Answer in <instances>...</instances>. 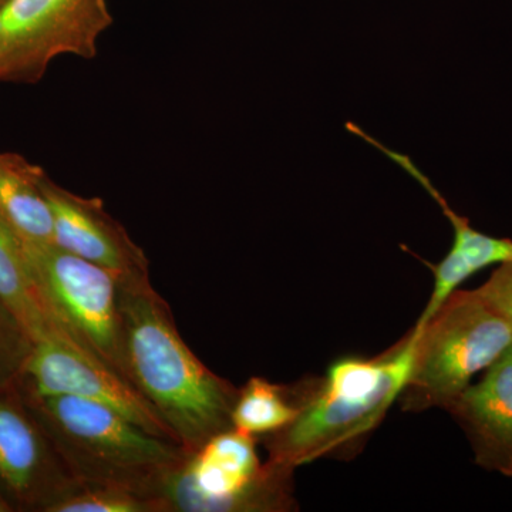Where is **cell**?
<instances>
[{
    "instance_id": "52a82bcc",
    "label": "cell",
    "mask_w": 512,
    "mask_h": 512,
    "mask_svg": "<svg viewBox=\"0 0 512 512\" xmlns=\"http://www.w3.org/2000/svg\"><path fill=\"white\" fill-rule=\"evenodd\" d=\"M113 22L107 0H2L0 82L35 84L62 55L93 59Z\"/></svg>"
},
{
    "instance_id": "8992f818",
    "label": "cell",
    "mask_w": 512,
    "mask_h": 512,
    "mask_svg": "<svg viewBox=\"0 0 512 512\" xmlns=\"http://www.w3.org/2000/svg\"><path fill=\"white\" fill-rule=\"evenodd\" d=\"M25 251L33 281L56 325L128 380L120 306L123 276L55 244H25Z\"/></svg>"
},
{
    "instance_id": "4fadbf2b",
    "label": "cell",
    "mask_w": 512,
    "mask_h": 512,
    "mask_svg": "<svg viewBox=\"0 0 512 512\" xmlns=\"http://www.w3.org/2000/svg\"><path fill=\"white\" fill-rule=\"evenodd\" d=\"M45 170L15 153H0V217L25 244H53V217L42 188Z\"/></svg>"
},
{
    "instance_id": "ffe728a7",
    "label": "cell",
    "mask_w": 512,
    "mask_h": 512,
    "mask_svg": "<svg viewBox=\"0 0 512 512\" xmlns=\"http://www.w3.org/2000/svg\"><path fill=\"white\" fill-rule=\"evenodd\" d=\"M0 2H2V0H0Z\"/></svg>"
},
{
    "instance_id": "d6986e66",
    "label": "cell",
    "mask_w": 512,
    "mask_h": 512,
    "mask_svg": "<svg viewBox=\"0 0 512 512\" xmlns=\"http://www.w3.org/2000/svg\"><path fill=\"white\" fill-rule=\"evenodd\" d=\"M0 512H12L10 511L8 504H6L5 501L2 500V498H0Z\"/></svg>"
},
{
    "instance_id": "ac0fdd59",
    "label": "cell",
    "mask_w": 512,
    "mask_h": 512,
    "mask_svg": "<svg viewBox=\"0 0 512 512\" xmlns=\"http://www.w3.org/2000/svg\"><path fill=\"white\" fill-rule=\"evenodd\" d=\"M477 291L507 320L512 329V262L498 266Z\"/></svg>"
},
{
    "instance_id": "5bb4252c",
    "label": "cell",
    "mask_w": 512,
    "mask_h": 512,
    "mask_svg": "<svg viewBox=\"0 0 512 512\" xmlns=\"http://www.w3.org/2000/svg\"><path fill=\"white\" fill-rule=\"evenodd\" d=\"M0 299L28 330L33 343L49 338L73 340L50 313L33 281L25 244L15 229L0 217ZM79 343V342H77ZM80 345V343H79Z\"/></svg>"
},
{
    "instance_id": "7c38bea8",
    "label": "cell",
    "mask_w": 512,
    "mask_h": 512,
    "mask_svg": "<svg viewBox=\"0 0 512 512\" xmlns=\"http://www.w3.org/2000/svg\"><path fill=\"white\" fill-rule=\"evenodd\" d=\"M376 148L382 151L384 156L390 158L393 163L402 167L407 174L412 175L427 192L430 197L439 204L441 211L446 215L453 227V244L450 251L443 259L431 268L434 275L433 291L429 302L421 312L417 320V328L427 322L444 301L460 289L461 284L467 281L477 272L490 266H500L512 262V239L491 237L478 229L471 227L466 217H461L458 212L448 205L446 198L434 187L427 175L413 163L412 158L404 156L399 151L390 150L382 143H376Z\"/></svg>"
},
{
    "instance_id": "9c48e42d",
    "label": "cell",
    "mask_w": 512,
    "mask_h": 512,
    "mask_svg": "<svg viewBox=\"0 0 512 512\" xmlns=\"http://www.w3.org/2000/svg\"><path fill=\"white\" fill-rule=\"evenodd\" d=\"M18 387H0V498L12 512H49L76 488Z\"/></svg>"
},
{
    "instance_id": "7a4b0ae2",
    "label": "cell",
    "mask_w": 512,
    "mask_h": 512,
    "mask_svg": "<svg viewBox=\"0 0 512 512\" xmlns=\"http://www.w3.org/2000/svg\"><path fill=\"white\" fill-rule=\"evenodd\" d=\"M416 332L382 355L343 357L322 379L301 380L302 406L292 423L261 437L268 460L296 470L322 457L342 456L382 423L402 396L412 370Z\"/></svg>"
},
{
    "instance_id": "3957f363",
    "label": "cell",
    "mask_w": 512,
    "mask_h": 512,
    "mask_svg": "<svg viewBox=\"0 0 512 512\" xmlns=\"http://www.w3.org/2000/svg\"><path fill=\"white\" fill-rule=\"evenodd\" d=\"M22 396L79 484L131 488L160 501L165 474L187 454L175 441L148 433L103 404L73 396Z\"/></svg>"
},
{
    "instance_id": "5b68a950",
    "label": "cell",
    "mask_w": 512,
    "mask_h": 512,
    "mask_svg": "<svg viewBox=\"0 0 512 512\" xmlns=\"http://www.w3.org/2000/svg\"><path fill=\"white\" fill-rule=\"evenodd\" d=\"M292 468L262 463L256 437L234 427L171 468L158 490L164 512H286L296 508Z\"/></svg>"
},
{
    "instance_id": "9a60e30c",
    "label": "cell",
    "mask_w": 512,
    "mask_h": 512,
    "mask_svg": "<svg viewBox=\"0 0 512 512\" xmlns=\"http://www.w3.org/2000/svg\"><path fill=\"white\" fill-rule=\"evenodd\" d=\"M301 406V382L278 384L264 377H251L238 389L232 409V427L261 439L292 423Z\"/></svg>"
},
{
    "instance_id": "6da1fadb",
    "label": "cell",
    "mask_w": 512,
    "mask_h": 512,
    "mask_svg": "<svg viewBox=\"0 0 512 512\" xmlns=\"http://www.w3.org/2000/svg\"><path fill=\"white\" fill-rule=\"evenodd\" d=\"M128 380L187 453L232 427L238 389L212 372L181 338L170 305L148 276L120 281Z\"/></svg>"
},
{
    "instance_id": "e0dca14e",
    "label": "cell",
    "mask_w": 512,
    "mask_h": 512,
    "mask_svg": "<svg viewBox=\"0 0 512 512\" xmlns=\"http://www.w3.org/2000/svg\"><path fill=\"white\" fill-rule=\"evenodd\" d=\"M32 349L28 330L0 299V387L15 386Z\"/></svg>"
},
{
    "instance_id": "2e32d148",
    "label": "cell",
    "mask_w": 512,
    "mask_h": 512,
    "mask_svg": "<svg viewBox=\"0 0 512 512\" xmlns=\"http://www.w3.org/2000/svg\"><path fill=\"white\" fill-rule=\"evenodd\" d=\"M49 512H163L154 495L111 485L77 484Z\"/></svg>"
},
{
    "instance_id": "ba28073f",
    "label": "cell",
    "mask_w": 512,
    "mask_h": 512,
    "mask_svg": "<svg viewBox=\"0 0 512 512\" xmlns=\"http://www.w3.org/2000/svg\"><path fill=\"white\" fill-rule=\"evenodd\" d=\"M15 386L32 396H73L103 404L148 433L177 443L173 431L134 384L73 340L49 338L33 343Z\"/></svg>"
},
{
    "instance_id": "30bf717a",
    "label": "cell",
    "mask_w": 512,
    "mask_h": 512,
    "mask_svg": "<svg viewBox=\"0 0 512 512\" xmlns=\"http://www.w3.org/2000/svg\"><path fill=\"white\" fill-rule=\"evenodd\" d=\"M42 188L53 217V244L120 276H148L150 264L101 198L66 190L45 173Z\"/></svg>"
},
{
    "instance_id": "8fae6325",
    "label": "cell",
    "mask_w": 512,
    "mask_h": 512,
    "mask_svg": "<svg viewBox=\"0 0 512 512\" xmlns=\"http://www.w3.org/2000/svg\"><path fill=\"white\" fill-rule=\"evenodd\" d=\"M446 412L466 433L478 466L512 478V348Z\"/></svg>"
},
{
    "instance_id": "277c9868",
    "label": "cell",
    "mask_w": 512,
    "mask_h": 512,
    "mask_svg": "<svg viewBox=\"0 0 512 512\" xmlns=\"http://www.w3.org/2000/svg\"><path fill=\"white\" fill-rule=\"evenodd\" d=\"M413 329V366L400 396L406 412L446 410L474 376L512 348L510 325L477 289H457L424 325Z\"/></svg>"
}]
</instances>
